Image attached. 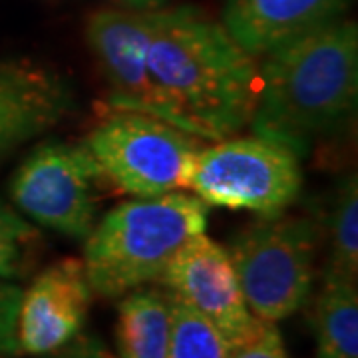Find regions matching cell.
Wrapping results in <instances>:
<instances>
[{"instance_id":"obj_22","label":"cell","mask_w":358,"mask_h":358,"mask_svg":"<svg viewBox=\"0 0 358 358\" xmlns=\"http://www.w3.org/2000/svg\"><path fill=\"white\" fill-rule=\"evenodd\" d=\"M106 358H117V357H110V355H106Z\"/></svg>"},{"instance_id":"obj_23","label":"cell","mask_w":358,"mask_h":358,"mask_svg":"<svg viewBox=\"0 0 358 358\" xmlns=\"http://www.w3.org/2000/svg\"><path fill=\"white\" fill-rule=\"evenodd\" d=\"M0 358H4V357H0Z\"/></svg>"},{"instance_id":"obj_7","label":"cell","mask_w":358,"mask_h":358,"mask_svg":"<svg viewBox=\"0 0 358 358\" xmlns=\"http://www.w3.org/2000/svg\"><path fill=\"white\" fill-rule=\"evenodd\" d=\"M103 179L84 141H46L14 171L10 199L42 227L84 241L96 225Z\"/></svg>"},{"instance_id":"obj_11","label":"cell","mask_w":358,"mask_h":358,"mask_svg":"<svg viewBox=\"0 0 358 358\" xmlns=\"http://www.w3.org/2000/svg\"><path fill=\"white\" fill-rule=\"evenodd\" d=\"M352 0H223L221 24L247 54L263 58L343 18Z\"/></svg>"},{"instance_id":"obj_20","label":"cell","mask_w":358,"mask_h":358,"mask_svg":"<svg viewBox=\"0 0 358 358\" xmlns=\"http://www.w3.org/2000/svg\"><path fill=\"white\" fill-rule=\"evenodd\" d=\"M106 355L108 352L98 336L80 333L64 346L46 352V355H40L38 358H106Z\"/></svg>"},{"instance_id":"obj_16","label":"cell","mask_w":358,"mask_h":358,"mask_svg":"<svg viewBox=\"0 0 358 358\" xmlns=\"http://www.w3.org/2000/svg\"><path fill=\"white\" fill-rule=\"evenodd\" d=\"M171 338L167 358H229V341L215 324L171 294Z\"/></svg>"},{"instance_id":"obj_12","label":"cell","mask_w":358,"mask_h":358,"mask_svg":"<svg viewBox=\"0 0 358 358\" xmlns=\"http://www.w3.org/2000/svg\"><path fill=\"white\" fill-rule=\"evenodd\" d=\"M72 108V92L48 68L0 62V154L58 126Z\"/></svg>"},{"instance_id":"obj_8","label":"cell","mask_w":358,"mask_h":358,"mask_svg":"<svg viewBox=\"0 0 358 358\" xmlns=\"http://www.w3.org/2000/svg\"><path fill=\"white\" fill-rule=\"evenodd\" d=\"M86 42L100 66L112 110L154 115L195 136L192 124L179 114L148 64V10L102 8L90 14Z\"/></svg>"},{"instance_id":"obj_13","label":"cell","mask_w":358,"mask_h":358,"mask_svg":"<svg viewBox=\"0 0 358 358\" xmlns=\"http://www.w3.org/2000/svg\"><path fill=\"white\" fill-rule=\"evenodd\" d=\"M171 293L166 287L143 285L117 303V358H167L171 338Z\"/></svg>"},{"instance_id":"obj_9","label":"cell","mask_w":358,"mask_h":358,"mask_svg":"<svg viewBox=\"0 0 358 358\" xmlns=\"http://www.w3.org/2000/svg\"><path fill=\"white\" fill-rule=\"evenodd\" d=\"M159 282L215 324L231 346L247 338L261 322L245 303L227 249L205 233H197L179 249Z\"/></svg>"},{"instance_id":"obj_10","label":"cell","mask_w":358,"mask_h":358,"mask_svg":"<svg viewBox=\"0 0 358 358\" xmlns=\"http://www.w3.org/2000/svg\"><path fill=\"white\" fill-rule=\"evenodd\" d=\"M94 291L82 259L64 257L34 277L22 291L16 336L20 355L52 352L84 331Z\"/></svg>"},{"instance_id":"obj_21","label":"cell","mask_w":358,"mask_h":358,"mask_svg":"<svg viewBox=\"0 0 358 358\" xmlns=\"http://www.w3.org/2000/svg\"><path fill=\"white\" fill-rule=\"evenodd\" d=\"M120 2H126L136 10H154V8H159L166 0H120Z\"/></svg>"},{"instance_id":"obj_14","label":"cell","mask_w":358,"mask_h":358,"mask_svg":"<svg viewBox=\"0 0 358 358\" xmlns=\"http://www.w3.org/2000/svg\"><path fill=\"white\" fill-rule=\"evenodd\" d=\"M310 327L317 343V358H358L357 282L322 275Z\"/></svg>"},{"instance_id":"obj_6","label":"cell","mask_w":358,"mask_h":358,"mask_svg":"<svg viewBox=\"0 0 358 358\" xmlns=\"http://www.w3.org/2000/svg\"><path fill=\"white\" fill-rule=\"evenodd\" d=\"M299 159L289 148L259 136L203 143L193 159L187 189L207 205L277 217L301 193Z\"/></svg>"},{"instance_id":"obj_3","label":"cell","mask_w":358,"mask_h":358,"mask_svg":"<svg viewBox=\"0 0 358 358\" xmlns=\"http://www.w3.org/2000/svg\"><path fill=\"white\" fill-rule=\"evenodd\" d=\"M209 205L171 192L115 205L84 239V268L94 294L120 299L162 281L178 251L205 233Z\"/></svg>"},{"instance_id":"obj_1","label":"cell","mask_w":358,"mask_h":358,"mask_svg":"<svg viewBox=\"0 0 358 358\" xmlns=\"http://www.w3.org/2000/svg\"><path fill=\"white\" fill-rule=\"evenodd\" d=\"M148 64L197 138L225 140L249 126L259 92L255 58L195 6L148 10Z\"/></svg>"},{"instance_id":"obj_15","label":"cell","mask_w":358,"mask_h":358,"mask_svg":"<svg viewBox=\"0 0 358 358\" xmlns=\"http://www.w3.org/2000/svg\"><path fill=\"white\" fill-rule=\"evenodd\" d=\"M322 275L358 282V183L355 173L336 192L329 223V257Z\"/></svg>"},{"instance_id":"obj_2","label":"cell","mask_w":358,"mask_h":358,"mask_svg":"<svg viewBox=\"0 0 358 358\" xmlns=\"http://www.w3.org/2000/svg\"><path fill=\"white\" fill-rule=\"evenodd\" d=\"M358 26L338 18L263 56L249 126L303 157L355 114Z\"/></svg>"},{"instance_id":"obj_5","label":"cell","mask_w":358,"mask_h":358,"mask_svg":"<svg viewBox=\"0 0 358 358\" xmlns=\"http://www.w3.org/2000/svg\"><path fill=\"white\" fill-rule=\"evenodd\" d=\"M84 145L120 192L155 197L187 189L203 141L154 115L114 110L92 128Z\"/></svg>"},{"instance_id":"obj_17","label":"cell","mask_w":358,"mask_h":358,"mask_svg":"<svg viewBox=\"0 0 358 358\" xmlns=\"http://www.w3.org/2000/svg\"><path fill=\"white\" fill-rule=\"evenodd\" d=\"M36 239V229L18 211L0 201V279L10 281L24 275Z\"/></svg>"},{"instance_id":"obj_4","label":"cell","mask_w":358,"mask_h":358,"mask_svg":"<svg viewBox=\"0 0 358 358\" xmlns=\"http://www.w3.org/2000/svg\"><path fill=\"white\" fill-rule=\"evenodd\" d=\"M259 320L279 322L307 307L317 277V229L307 217H261L225 247Z\"/></svg>"},{"instance_id":"obj_18","label":"cell","mask_w":358,"mask_h":358,"mask_svg":"<svg viewBox=\"0 0 358 358\" xmlns=\"http://www.w3.org/2000/svg\"><path fill=\"white\" fill-rule=\"evenodd\" d=\"M229 358H289L277 322L261 320L253 333L231 346Z\"/></svg>"},{"instance_id":"obj_19","label":"cell","mask_w":358,"mask_h":358,"mask_svg":"<svg viewBox=\"0 0 358 358\" xmlns=\"http://www.w3.org/2000/svg\"><path fill=\"white\" fill-rule=\"evenodd\" d=\"M20 296H22L20 287L0 279V357L20 355L18 336H16Z\"/></svg>"}]
</instances>
